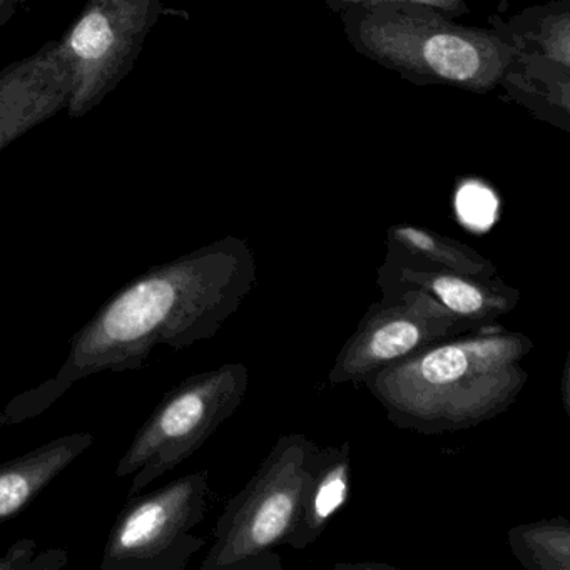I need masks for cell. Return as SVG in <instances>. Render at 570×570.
Returning a JSON list of instances; mask_svg holds the SVG:
<instances>
[{
    "instance_id": "cell-1",
    "label": "cell",
    "mask_w": 570,
    "mask_h": 570,
    "mask_svg": "<svg viewBox=\"0 0 570 570\" xmlns=\"http://www.w3.org/2000/svg\"><path fill=\"white\" fill-rule=\"evenodd\" d=\"M255 285V255L238 236L153 266L72 336L58 375L16 400L19 410L24 416L45 412L86 376L141 368L158 345L183 350L215 338Z\"/></svg>"
},
{
    "instance_id": "cell-2",
    "label": "cell",
    "mask_w": 570,
    "mask_h": 570,
    "mask_svg": "<svg viewBox=\"0 0 570 570\" xmlns=\"http://www.w3.org/2000/svg\"><path fill=\"white\" fill-rule=\"evenodd\" d=\"M533 342L499 325L443 340L373 373L363 385L396 429L420 435L473 429L519 400Z\"/></svg>"
},
{
    "instance_id": "cell-3",
    "label": "cell",
    "mask_w": 570,
    "mask_h": 570,
    "mask_svg": "<svg viewBox=\"0 0 570 570\" xmlns=\"http://www.w3.org/2000/svg\"><path fill=\"white\" fill-rule=\"evenodd\" d=\"M338 16L360 56L415 86L489 95L517 58L512 39L492 21V29L469 28L409 2L352 6Z\"/></svg>"
},
{
    "instance_id": "cell-4",
    "label": "cell",
    "mask_w": 570,
    "mask_h": 570,
    "mask_svg": "<svg viewBox=\"0 0 570 570\" xmlns=\"http://www.w3.org/2000/svg\"><path fill=\"white\" fill-rule=\"evenodd\" d=\"M322 446L302 433L276 440L242 492L228 500L202 570H282L276 547L285 546Z\"/></svg>"
},
{
    "instance_id": "cell-5",
    "label": "cell",
    "mask_w": 570,
    "mask_h": 570,
    "mask_svg": "<svg viewBox=\"0 0 570 570\" xmlns=\"http://www.w3.org/2000/svg\"><path fill=\"white\" fill-rule=\"evenodd\" d=\"M248 386V366L226 363L169 390L116 466L119 479L135 475L128 499L198 452L235 415Z\"/></svg>"
},
{
    "instance_id": "cell-6",
    "label": "cell",
    "mask_w": 570,
    "mask_h": 570,
    "mask_svg": "<svg viewBox=\"0 0 570 570\" xmlns=\"http://www.w3.org/2000/svg\"><path fill=\"white\" fill-rule=\"evenodd\" d=\"M163 14V0H86L58 39L71 79L66 111L72 119L85 118L125 81Z\"/></svg>"
},
{
    "instance_id": "cell-7",
    "label": "cell",
    "mask_w": 570,
    "mask_h": 570,
    "mask_svg": "<svg viewBox=\"0 0 570 570\" xmlns=\"http://www.w3.org/2000/svg\"><path fill=\"white\" fill-rule=\"evenodd\" d=\"M209 470L129 497L112 523L101 570H185L206 540L193 529L208 512Z\"/></svg>"
},
{
    "instance_id": "cell-8",
    "label": "cell",
    "mask_w": 570,
    "mask_h": 570,
    "mask_svg": "<svg viewBox=\"0 0 570 570\" xmlns=\"http://www.w3.org/2000/svg\"><path fill=\"white\" fill-rule=\"evenodd\" d=\"M380 292L382 299L370 306L336 355L328 375L332 385L365 383L420 350L485 326L453 315L415 286H380Z\"/></svg>"
},
{
    "instance_id": "cell-9",
    "label": "cell",
    "mask_w": 570,
    "mask_h": 570,
    "mask_svg": "<svg viewBox=\"0 0 570 570\" xmlns=\"http://www.w3.org/2000/svg\"><path fill=\"white\" fill-rule=\"evenodd\" d=\"M71 79L58 41L0 71V153L68 109Z\"/></svg>"
},
{
    "instance_id": "cell-10",
    "label": "cell",
    "mask_w": 570,
    "mask_h": 570,
    "mask_svg": "<svg viewBox=\"0 0 570 570\" xmlns=\"http://www.w3.org/2000/svg\"><path fill=\"white\" fill-rule=\"evenodd\" d=\"M376 282L379 286H415L453 315L485 326L499 325V320L512 313L520 303L519 289L507 285L499 275L489 278L463 275L419 265L392 252H386Z\"/></svg>"
},
{
    "instance_id": "cell-11",
    "label": "cell",
    "mask_w": 570,
    "mask_h": 570,
    "mask_svg": "<svg viewBox=\"0 0 570 570\" xmlns=\"http://www.w3.org/2000/svg\"><path fill=\"white\" fill-rule=\"evenodd\" d=\"M512 39L517 58L510 71L540 81L570 82V0L530 8L509 21L490 18Z\"/></svg>"
},
{
    "instance_id": "cell-12",
    "label": "cell",
    "mask_w": 570,
    "mask_h": 570,
    "mask_svg": "<svg viewBox=\"0 0 570 570\" xmlns=\"http://www.w3.org/2000/svg\"><path fill=\"white\" fill-rule=\"evenodd\" d=\"M92 443L91 433H71L0 463V523L31 505Z\"/></svg>"
},
{
    "instance_id": "cell-13",
    "label": "cell",
    "mask_w": 570,
    "mask_h": 570,
    "mask_svg": "<svg viewBox=\"0 0 570 570\" xmlns=\"http://www.w3.org/2000/svg\"><path fill=\"white\" fill-rule=\"evenodd\" d=\"M350 487H352L350 443L322 449L315 475L285 546L303 550L315 543L333 515L345 505Z\"/></svg>"
},
{
    "instance_id": "cell-14",
    "label": "cell",
    "mask_w": 570,
    "mask_h": 570,
    "mask_svg": "<svg viewBox=\"0 0 570 570\" xmlns=\"http://www.w3.org/2000/svg\"><path fill=\"white\" fill-rule=\"evenodd\" d=\"M386 252L395 253L400 258L410 259L419 265L449 269L463 275L483 278L497 275L495 265L472 246L410 223L390 226L386 232Z\"/></svg>"
},
{
    "instance_id": "cell-15",
    "label": "cell",
    "mask_w": 570,
    "mask_h": 570,
    "mask_svg": "<svg viewBox=\"0 0 570 570\" xmlns=\"http://www.w3.org/2000/svg\"><path fill=\"white\" fill-rule=\"evenodd\" d=\"M509 547L529 570H570V523L563 517L539 520L509 530Z\"/></svg>"
},
{
    "instance_id": "cell-16",
    "label": "cell",
    "mask_w": 570,
    "mask_h": 570,
    "mask_svg": "<svg viewBox=\"0 0 570 570\" xmlns=\"http://www.w3.org/2000/svg\"><path fill=\"white\" fill-rule=\"evenodd\" d=\"M455 209L463 226L472 232H487L499 215V198L485 183L465 179L456 191Z\"/></svg>"
},
{
    "instance_id": "cell-17",
    "label": "cell",
    "mask_w": 570,
    "mask_h": 570,
    "mask_svg": "<svg viewBox=\"0 0 570 570\" xmlns=\"http://www.w3.org/2000/svg\"><path fill=\"white\" fill-rule=\"evenodd\" d=\"M322 2L335 14H340L352 6H370L379 4V2H409V4L426 6V8L435 9V11L455 19V21L462 16L470 14L466 0H322Z\"/></svg>"
},
{
    "instance_id": "cell-18",
    "label": "cell",
    "mask_w": 570,
    "mask_h": 570,
    "mask_svg": "<svg viewBox=\"0 0 570 570\" xmlns=\"http://www.w3.org/2000/svg\"><path fill=\"white\" fill-rule=\"evenodd\" d=\"M35 553L36 540H18L9 547L8 553L0 559V570H29Z\"/></svg>"
},
{
    "instance_id": "cell-19",
    "label": "cell",
    "mask_w": 570,
    "mask_h": 570,
    "mask_svg": "<svg viewBox=\"0 0 570 570\" xmlns=\"http://www.w3.org/2000/svg\"><path fill=\"white\" fill-rule=\"evenodd\" d=\"M69 556L66 550L49 549L39 557L32 559L29 570H56L68 566Z\"/></svg>"
},
{
    "instance_id": "cell-20",
    "label": "cell",
    "mask_w": 570,
    "mask_h": 570,
    "mask_svg": "<svg viewBox=\"0 0 570 570\" xmlns=\"http://www.w3.org/2000/svg\"><path fill=\"white\" fill-rule=\"evenodd\" d=\"M26 2L29 0H0V29L18 14L19 8H22Z\"/></svg>"
},
{
    "instance_id": "cell-21",
    "label": "cell",
    "mask_w": 570,
    "mask_h": 570,
    "mask_svg": "<svg viewBox=\"0 0 570 570\" xmlns=\"http://www.w3.org/2000/svg\"><path fill=\"white\" fill-rule=\"evenodd\" d=\"M569 356H567V360H566V366H563V373H562V400H563V406H566V412L569 413L570 412V402H569V399H570V392H569V375H570V370H569Z\"/></svg>"
},
{
    "instance_id": "cell-22",
    "label": "cell",
    "mask_w": 570,
    "mask_h": 570,
    "mask_svg": "<svg viewBox=\"0 0 570 570\" xmlns=\"http://www.w3.org/2000/svg\"><path fill=\"white\" fill-rule=\"evenodd\" d=\"M335 569H392V566H386V563H336Z\"/></svg>"
}]
</instances>
